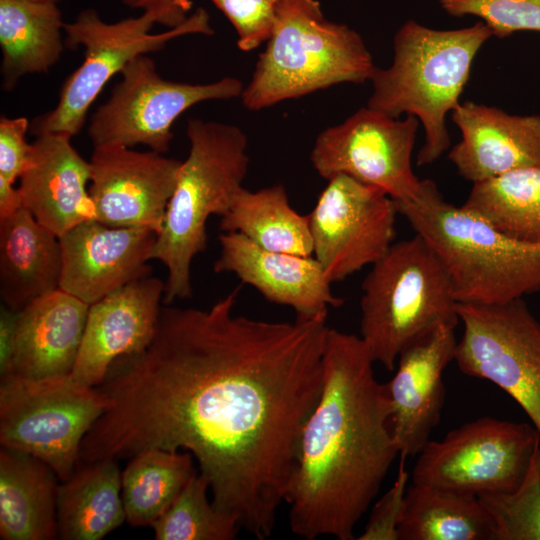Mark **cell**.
<instances>
[{
  "instance_id": "cell-1",
  "label": "cell",
  "mask_w": 540,
  "mask_h": 540,
  "mask_svg": "<svg viewBox=\"0 0 540 540\" xmlns=\"http://www.w3.org/2000/svg\"><path fill=\"white\" fill-rule=\"evenodd\" d=\"M238 295L239 287L208 309L161 307L149 345L118 358L97 386L110 405L78 463L188 451L214 505L263 540L322 390L329 327L327 313L294 322L237 315Z\"/></svg>"
},
{
  "instance_id": "cell-2",
  "label": "cell",
  "mask_w": 540,
  "mask_h": 540,
  "mask_svg": "<svg viewBox=\"0 0 540 540\" xmlns=\"http://www.w3.org/2000/svg\"><path fill=\"white\" fill-rule=\"evenodd\" d=\"M323 386L302 428L285 502L298 537L353 540L399 456L384 383L360 336L328 329Z\"/></svg>"
},
{
  "instance_id": "cell-3",
  "label": "cell",
  "mask_w": 540,
  "mask_h": 540,
  "mask_svg": "<svg viewBox=\"0 0 540 540\" xmlns=\"http://www.w3.org/2000/svg\"><path fill=\"white\" fill-rule=\"evenodd\" d=\"M491 36L482 21L438 30L408 20L394 36L390 67H376L367 106L391 118L406 113L419 120L425 141L418 166L434 163L450 147L447 113L460 103L474 58Z\"/></svg>"
},
{
  "instance_id": "cell-4",
  "label": "cell",
  "mask_w": 540,
  "mask_h": 540,
  "mask_svg": "<svg viewBox=\"0 0 540 540\" xmlns=\"http://www.w3.org/2000/svg\"><path fill=\"white\" fill-rule=\"evenodd\" d=\"M398 213L435 252L458 303L497 304L540 293V243L500 232L422 180L419 196Z\"/></svg>"
},
{
  "instance_id": "cell-5",
  "label": "cell",
  "mask_w": 540,
  "mask_h": 540,
  "mask_svg": "<svg viewBox=\"0 0 540 540\" xmlns=\"http://www.w3.org/2000/svg\"><path fill=\"white\" fill-rule=\"evenodd\" d=\"M186 133L188 156L151 254L168 270L165 304L192 296L191 265L207 247V220L230 209L250 161L246 134L235 125L191 119Z\"/></svg>"
},
{
  "instance_id": "cell-6",
  "label": "cell",
  "mask_w": 540,
  "mask_h": 540,
  "mask_svg": "<svg viewBox=\"0 0 540 540\" xmlns=\"http://www.w3.org/2000/svg\"><path fill=\"white\" fill-rule=\"evenodd\" d=\"M271 36L241 94L244 107L261 110L341 83L370 81L376 66L362 37L329 21L317 0L275 5Z\"/></svg>"
},
{
  "instance_id": "cell-7",
  "label": "cell",
  "mask_w": 540,
  "mask_h": 540,
  "mask_svg": "<svg viewBox=\"0 0 540 540\" xmlns=\"http://www.w3.org/2000/svg\"><path fill=\"white\" fill-rule=\"evenodd\" d=\"M458 302L441 261L418 234L394 242L362 283L360 337L394 370L404 348L438 325L456 327Z\"/></svg>"
},
{
  "instance_id": "cell-8",
  "label": "cell",
  "mask_w": 540,
  "mask_h": 540,
  "mask_svg": "<svg viewBox=\"0 0 540 540\" xmlns=\"http://www.w3.org/2000/svg\"><path fill=\"white\" fill-rule=\"evenodd\" d=\"M207 11L198 8L181 25L151 33L159 15L143 11L141 16L107 23L93 8L79 12L64 25V42L69 49H84L81 65L66 79L57 105L30 124L33 134L66 133L77 135L85 124L88 110L112 76L120 73L134 58L162 50L166 43L189 34L214 33Z\"/></svg>"
},
{
  "instance_id": "cell-9",
  "label": "cell",
  "mask_w": 540,
  "mask_h": 540,
  "mask_svg": "<svg viewBox=\"0 0 540 540\" xmlns=\"http://www.w3.org/2000/svg\"><path fill=\"white\" fill-rule=\"evenodd\" d=\"M0 379L1 447L38 458L60 482L69 479L84 437L110 405L108 397L71 374Z\"/></svg>"
},
{
  "instance_id": "cell-10",
  "label": "cell",
  "mask_w": 540,
  "mask_h": 540,
  "mask_svg": "<svg viewBox=\"0 0 540 540\" xmlns=\"http://www.w3.org/2000/svg\"><path fill=\"white\" fill-rule=\"evenodd\" d=\"M457 311L463 324L454 353L459 370L505 391L540 435V322L523 298L458 303Z\"/></svg>"
},
{
  "instance_id": "cell-11",
  "label": "cell",
  "mask_w": 540,
  "mask_h": 540,
  "mask_svg": "<svg viewBox=\"0 0 540 540\" xmlns=\"http://www.w3.org/2000/svg\"><path fill=\"white\" fill-rule=\"evenodd\" d=\"M120 74L110 97L90 119L88 135L94 147L145 145L163 154L173 139L172 125L184 111L204 101L241 96L244 89L234 77L205 84L166 80L147 55L134 58Z\"/></svg>"
},
{
  "instance_id": "cell-12",
  "label": "cell",
  "mask_w": 540,
  "mask_h": 540,
  "mask_svg": "<svg viewBox=\"0 0 540 540\" xmlns=\"http://www.w3.org/2000/svg\"><path fill=\"white\" fill-rule=\"evenodd\" d=\"M540 435L532 424L482 417L429 440L412 482L480 496L516 489Z\"/></svg>"
},
{
  "instance_id": "cell-13",
  "label": "cell",
  "mask_w": 540,
  "mask_h": 540,
  "mask_svg": "<svg viewBox=\"0 0 540 540\" xmlns=\"http://www.w3.org/2000/svg\"><path fill=\"white\" fill-rule=\"evenodd\" d=\"M419 120L391 118L368 106L322 131L310 161L324 179L344 174L377 187L396 202L417 199L422 187L412 169Z\"/></svg>"
},
{
  "instance_id": "cell-14",
  "label": "cell",
  "mask_w": 540,
  "mask_h": 540,
  "mask_svg": "<svg viewBox=\"0 0 540 540\" xmlns=\"http://www.w3.org/2000/svg\"><path fill=\"white\" fill-rule=\"evenodd\" d=\"M307 214L313 256L331 283L381 259L394 243L395 201L381 189L339 174Z\"/></svg>"
},
{
  "instance_id": "cell-15",
  "label": "cell",
  "mask_w": 540,
  "mask_h": 540,
  "mask_svg": "<svg viewBox=\"0 0 540 540\" xmlns=\"http://www.w3.org/2000/svg\"><path fill=\"white\" fill-rule=\"evenodd\" d=\"M181 162L116 143L95 146L89 161L95 219L113 227L147 228L158 234Z\"/></svg>"
},
{
  "instance_id": "cell-16",
  "label": "cell",
  "mask_w": 540,
  "mask_h": 540,
  "mask_svg": "<svg viewBox=\"0 0 540 540\" xmlns=\"http://www.w3.org/2000/svg\"><path fill=\"white\" fill-rule=\"evenodd\" d=\"M156 237L157 233L147 228L113 227L96 219L76 225L59 237V288L91 305L150 275Z\"/></svg>"
},
{
  "instance_id": "cell-17",
  "label": "cell",
  "mask_w": 540,
  "mask_h": 540,
  "mask_svg": "<svg viewBox=\"0 0 540 540\" xmlns=\"http://www.w3.org/2000/svg\"><path fill=\"white\" fill-rule=\"evenodd\" d=\"M164 292L165 283L148 275L91 304L73 379L97 387L118 358L144 350L154 336Z\"/></svg>"
},
{
  "instance_id": "cell-18",
  "label": "cell",
  "mask_w": 540,
  "mask_h": 540,
  "mask_svg": "<svg viewBox=\"0 0 540 540\" xmlns=\"http://www.w3.org/2000/svg\"><path fill=\"white\" fill-rule=\"evenodd\" d=\"M455 328L438 325L404 348L395 375L384 383L399 454L418 455L440 421L446 393L442 375L454 360Z\"/></svg>"
},
{
  "instance_id": "cell-19",
  "label": "cell",
  "mask_w": 540,
  "mask_h": 540,
  "mask_svg": "<svg viewBox=\"0 0 540 540\" xmlns=\"http://www.w3.org/2000/svg\"><path fill=\"white\" fill-rule=\"evenodd\" d=\"M219 243L215 273L234 274L267 301L291 307L297 317H314L343 304L314 256L270 251L238 232H223Z\"/></svg>"
},
{
  "instance_id": "cell-20",
  "label": "cell",
  "mask_w": 540,
  "mask_h": 540,
  "mask_svg": "<svg viewBox=\"0 0 540 540\" xmlns=\"http://www.w3.org/2000/svg\"><path fill=\"white\" fill-rule=\"evenodd\" d=\"M461 140L449 160L472 184L507 172L540 167V115H512L471 101L451 112Z\"/></svg>"
},
{
  "instance_id": "cell-21",
  "label": "cell",
  "mask_w": 540,
  "mask_h": 540,
  "mask_svg": "<svg viewBox=\"0 0 540 540\" xmlns=\"http://www.w3.org/2000/svg\"><path fill=\"white\" fill-rule=\"evenodd\" d=\"M66 133H42L32 142L30 162L21 175L23 208L60 237L76 225L95 219L90 196V164Z\"/></svg>"
},
{
  "instance_id": "cell-22",
  "label": "cell",
  "mask_w": 540,
  "mask_h": 540,
  "mask_svg": "<svg viewBox=\"0 0 540 540\" xmlns=\"http://www.w3.org/2000/svg\"><path fill=\"white\" fill-rule=\"evenodd\" d=\"M89 306L60 288L24 306L18 313L10 375L39 379L71 374Z\"/></svg>"
},
{
  "instance_id": "cell-23",
  "label": "cell",
  "mask_w": 540,
  "mask_h": 540,
  "mask_svg": "<svg viewBox=\"0 0 540 540\" xmlns=\"http://www.w3.org/2000/svg\"><path fill=\"white\" fill-rule=\"evenodd\" d=\"M62 256L59 237L22 208L0 219V296L20 311L59 288Z\"/></svg>"
},
{
  "instance_id": "cell-24",
  "label": "cell",
  "mask_w": 540,
  "mask_h": 540,
  "mask_svg": "<svg viewBox=\"0 0 540 540\" xmlns=\"http://www.w3.org/2000/svg\"><path fill=\"white\" fill-rule=\"evenodd\" d=\"M60 480L46 463L27 453L0 450V538H58Z\"/></svg>"
},
{
  "instance_id": "cell-25",
  "label": "cell",
  "mask_w": 540,
  "mask_h": 540,
  "mask_svg": "<svg viewBox=\"0 0 540 540\" xmlns=\"http://www.w3.org/2000/svg\"><path fill=\"white\" fill-rule=\"evenodd\" d=\"M63 17L57 3L0 0L2 88L26 74L47 72L63 52Z\"/></svg>"
},
{
  "instance_id": "cell-26",
  "label": "cell",
  "mask_w": 540,
  "mask_h": 540,
  "mask_svg": "<svg viewBox=\"0 0 540 540\" xmlns=\"http://www.w3.org/2000/svg\"><path fill=\"white\" fill-rule=\"evenodd\" d=\"M117 461L79 463L70 478L60 482L58 538L100 540L126 521Z\"/></svg>"
},
{
  "instance_id": "cell-27",
  "label": "cell",
  "mask_w": 540,
  "mask_h": 540,
  "mask_svg": "<svg viewBox=\"0 0 540 540\" xmlns=\"http://www.w3.org/2000/svg\"><path fill=\"white\" fill-rule=\"evenodd\" d=\"M399 540H495L478 496L413 483L407 488Z\"/></svg>"
},
{
  "instance_id": "cell-28",
  "label": "cell",
  "mask_w": 540,
  "mask_h": 540,
  "mask_svg": "<svg viewBox=\"0 0 540 540\" xmlns=\"http://www.w3.org/2000/svg\"><path fill=\"white\" fill-rule=\"evenodd\" d=\"M219 227L223 232H238L270 251L313 256L308 217L290 205L281 184L257 191L243 187Z\"/></svg>"
},
{
  "instance_id": "cell-29",
  "label": "cell",
  "mask_w": 540,
  "mask_h": 540,
  "mask_svg": "<svg viewBox=\"0 0 540 540\" xmlns=\"http://www.w3.org/2000/svg\"><path fill=\"white\" fill-rule=\"evenodd\" d=\"M188 451L144 449L130 458L121 475L126 522L152 527L197 473Z\"/></svg>"
},
{
  "instance_id": "cell-30",
  "label": "cell",
  "mask_w": 540,
  "mask_h": 540,
  "mask_svg": "<svg viewBox=\"0 0 540 540\" xmlns=\"http://www.w3.org/2000/svg\"><path fill=\"white\" fill-rule=\"evenodd\" d=\"M461 206L511 238L540 243V167L474 183Z\"/></svg>"
},
{
  "instance_id": "cell-31",
  "label": "cell",
  "mask_w": 540,
  "mask_h": 540,
  "mask_svg": "<svg viewBox=\"0 0 540 540\" xmlns=\"http://www.w3.org/2000/svg\"><path fill=\"white\" fill-rule=\"evenodd\" d=\"M209 483L199 472L152 525L157 540H232L242 528L231 514L208 498Z\"/></svg>"
},
{
  "instance_id": "cell-32",
  "label": "cell",
  "mask_w": 540,
  "mask_h": 540,
  "mask_svg": "<svg viewBox=\"0 0 540 540\" xmlns=\"http://www.w3.org/2000/svg\"><path fill=\"white\" fill-rule=\"evenodd\" d=\"M478 497L493 520L495 540H540V441L516 489Z\"/></svg>"
},
{
  "instance_id": "cell-33",
  "label": "cell",
  "mask_w": 540,
  "mask_h": 540,
  "mask_svg": "<svg viewBox=\"0 0 540 540\" xmlns=\"http://www.w3.org/2000/svg\"><path fill=\"white\" fill-rule=\"evenodd\" d=\"M449 15L476 16L492 32L506 38L518 31L540 32V0H437Z\"/></svg>"
},
{
  "instance_id": "cell-34",
  "label": "cell",
  "mask_w": 540,
  "mask_h": 540,
  "mask_svg": "<svg viewBox=\"0 0 540 540\" xmlns=\"http://www.w3.org/2000/svg\"><path fill=\"white\" fill-rule=\"evenodd\" d=\"M235 28L240 50L248 52L267 42L274 28L275 5L265 0H210Z\"/></svg>"
},
{
  "instance_id": "cell-35",
  "label": "cell",
  "mask_w": 540,
  "mask_h": 540,
  "mask_svg": "<svg viewBox=\"0 0 540 540\" xmlns=\"http://www.w3.org/2000/svg\"><path fill=\"white\" fill-rule=\"evenodd\" d=\"M399 468L392 487L376 501L359 540H399L398 526L405 505L409 472L407 456L399 454Z\"/></svg>"
},
{
  "instance_id": "cell-36",
  "label": "cell",
  "mask_w": 540,
  "mask_h": 540,
  "mask_svg": "<svg viewBox=\"0 0 540 540\" xmlns=\"http://www.w3.org/2000/svg\"><path fill=\"white\" fill-rule=\"evenodd\" d=\"M29 127L26 117L0 118V176L12 183L30 162L32 143L26 140Z\"/></svg>"
},
{
  "instance_id": "cell-37",
  "label": "cell",
  "mask_w": 540,
  "mask_h": 540,
  "mask_svg": "<svg viewBox=\"0 0 540 540\" xmlns=\"http://www.w3.org/2000/svg\"><path fill=\"white\" fill-rule=\"evenodd\" d=\"M122 2L130 8L157 12L158 23L168 29L185 22L192 7V0H122Z\"/></svg>"
},
{
  "instance_id": "cell-38",
  "label": "cell",
  "mask_w": 540,
  "mask_h": 540,
  "mask_svg": "<svg viewBox=\"0 0 540 540\" xmlns=\"http://www.w3.org/2000/svg\"><path fill=\"white\" fill-rule=\"evenodd\" d=\"M19 311L7 306L0 312V378L12 372L13 357L16 345L17 320Z\"/></svg>"
},
{
  "instance_id": "cell-39",
  "label": "cell",
  "mask_w": 540,
  "mask_h": 540,
  "mask_svg": "<svg viewBox=\"0 0 540 540\" xmlns=\"http://www.w3.org/2000/svg\"><path fill=\"white\" fill-rule=\"evenodd\" d=\"M23 208L19 189L0 176V219L8 218Z\"/></svg>"
},
{
  "instance_id": "cell-40",
  "label": "cell",
  "mask_w": 540,
  "mask_h": 540,
  "mask_svg": "<svg viewBox=\"0 0 540 540\" xmlns=\"http://www.w3.org/2000/svg\"><path fill=\"white\" fill-rule=\"evenodd\" d=\"M32 1L57 3L59 0H32Z\"/></svg>"
},
{
  "instance_id": "cell-41",
  "label": "cell",
  "mask_w": 540,
  "mask_h": 540,
  "mask_svg": "<svg viewBox=\"0 0 540 540\" xmlns=\"http://www.w3.org/2000/svg\"><path fill=\"white\" fill-rule=\"evenodd\" d=\"M265 1H267V2H269L271 4H273V5H276L277 3H279L282 0H265Z\"/></svg>"
}]
</instances>
